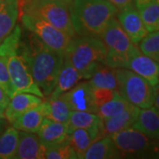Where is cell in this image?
<instances>
[{"label": "cell", "mask_w": 159, "mask_h": 159, "mask_svg": "<svg viewBox=\"0 0 159 159\" xmlns=\"http://www.w3.org/2000/svg\"><path fill=\"white\" fill-rule=\"evenodd\" d=\"M20 49L35 82L43 96L49 97L56 86L65 56L49 48L34 34L29 37L28 43L21 41Z\"/></svg>", "instance_id": "1"}, {"label": "cell", "mask_w": 159, "mask_h": 159, "mask_svg": "<svg viewBox=\"0 0 159 159\" xmlns=\"http://www.w3.org/2000/svg\"><path fill=\"white\" fill-rule=\"evenodd\" d=\"M20 44L21 29L18 25L0 43V56L6 58L11 80V97L17 93L24 92L44 98L23 57Z\"/></svg>", "instance_id": "2"}, {"label": "cell", "mask_w": 159, "mask_h": 159, "mask_svg": "<svg viewBox=\"0 0 159 159\" xmlns=\"http://www.w3.org/2000/svg\"><path fill=\"white\" fill-rule=\"evenodd\" d=\"M70 14L76 35L100 37L118 8L106 0H73Z\"/></svg>", "instance_id": "3"}, {"label": "cell", "mask_w": 159, "mask_h": 159, "mask_svg": "<svg viewBox=\"0 0 159 159\" xmlns=\"http://www.w3.org/2000/svg\"><path fill=\"white\" fill-rule=\"evenodd\" d=\"M82 79L89 80L100 64H104L106 48L100 37L78 35L70 41L66 55Z\"/></svg>", "instance_id": "4"}, {"label": "cell", "mask_w": 159, "mask_h": 159, "mask_svg": "<svg viewBox=\"0 0 159 159\" xmlns=\"http://www.w3.org/2000/svg\"><path fill=\"white\" fill-rule=\"evenodd\" d=\"M100 38L106 48L104 65L111 68H125L129 58L139 50L136 44L132 43L115 17L109 23Z\"/></svg>", "instance_id": "5"}, {"label": "cell", "mask_w": 159, "mask_h": 159, "mask_svg": "<svg viewBox=\"0 0 159 159\" xmlns=\"http://www.w3.org/2000/svg\"><path fill=\"white\" fill-rule=\"evenodd\" d=\"M19 6L20 13H27L43 19L71 37L76 35L70 14V4L57 1L31 0L19 4Z\"/></svg>", "instance_id": "6"}, {"label": "cell", "mask_w": 159, "mask_h": 159, "mask_svg": "<svg viewBox=\"0 0 159 159\" xmlns=\"http://www.w3.org/2000/svg\"><path fill=\"white\" fill-rule=\"evenodd\" d=\"M117 91L131 104L140 109L153 105L154 87L148 80L125 67L114 68Z\"/></svg>", "instance_id": "7"}, {"label": "cell", "mask_w": 159, "mask_h": 159, "mask_svg": "<svg viewBox=\"0 0 159 159\" xmlns=\"http://www.w3.org/2000/svg\"><path fill=\"white\" fill-rule=\"evenodd\" d=\"M112 142L120 153L121 157H145L159 154V143L148 138L134 127H128L112 134Z\"/></svg>", "instance_id": "8"}, {"label": "cell", "mask_w": 159, "mask_h": 159, "mask_svg": "<svg viewBox=\"0 0 159 159\" xmlns=\"http://www.w3.org/2000/svg\"><path fill=\"white\" fill-rule=\"evenodd\" d=\"M20 21L29 31L49 48L66 55L72 37L43 19L27 13H20Z\"/></svg>", "instance_id": "9"}, {"label": "cell", "mask_w": 159, "mask_h": 159, "mask_svg": "<svg viewBox=\"0 0 159 159\" xmlns=\"http://www.w3.org/2000/svg\"><path fill=\"white\" fill-rule=\"evenodd\" d=\"M62 98L72 111H81L97 113V107L94 100L93 88L89 80L78 82L70 90L65 92Z\"/></svg>", "instance_id": "10"}, {"label": "cell", "mask_w": 159, "mask_h": 159, "mask_svg": "<svg viewBox=\"0 0 159 159\" xmlns=\"http://www.w3.org/2000/svg\"><path fill=\"white\" fill-rule=\"evenodd\" d=\"M116 16L120 26L124 29L125 34L128 35L133 43L138 44L148 33L144 26L138 9L133 5L119 10Z\"/></svg>", "instance_id": "11"}, {"label": "cell", "mask_w": 159, "mask_h": 159, "mask_svg": "<svg viewBox=\"0 0 159 159\" xmlns=\"http://www.w3.org/2000/svg\"><path fill=\"white\" fill-rule=\"evenodd\" d=\"M125 68L139 74L153 87L159 83V63L143 54L140 49L129 58Z\"/></svg>", "instance_id": "12"}, {"label": "cell", "mask_w": 159, "mask_h": 159, "mask_svg": "<svg viewBox=\"0 0 159 159\" xmlns=\"http://www.w3.org/2000/svg\"><path fill=\"white\" fill-rule=\"evenodd\" d=\"M47 148L35 133L20 131L14 159H44Z\"/></svg>", "instance_id": "13"}, {"label": "cell", "mask_w": 159, "mask_h": 159, "mask_svg": "<svg viewBox=\"0 0 159 159\" xmlns=\"http://www.w3.org/2000/svg\"><path fill=\"white\" fill-rule=\"evenodd\" d=\"M43 99V97L31 93H17L11 97L10 102L5 109V118L11 124L18 117L37 106Z\"/></svg>", "instance_id": "14"}, {"label": "cell", "mask_w": 159, "mask_h": 159, "mask_svg": "<svg viewBox=\"0 0 159 159\" xmlns=\"http://www.w3.org/2000/svg\"><path fill=\"white\" fill-rule=\"evenodd\" d=\"M140 108L131 104L124 111L109 119H102V132L103 136H111L112 134L131 127L135 122Z\"/></svg>", "instance_id": "15"}, {"label": "cell", "mask_w": 159, "mask_h": 159, "mask_svg": "<svg viewBox=\"0 0 159 159\" xmlns=\"http://www.w3.org/2000/svg\"><path fill=\"white\" fill-rule=\"evenodd\" d=\"M103 137L102 124L94 128H79L73 131L68 137V142L74 148L77 158L83 159L84 154L93 142Z\"/></svg>", "instance_id": "16"}, {"label": "cell", "mask_w": 159, "mask_h": 159, "mask_svg": "<svg viewBox=\"0 0 159 159\" xmlns=\"http://www.w3.org/2000/svg\"><path fill=\"white\" fill-rule=\"evenodd\" d=\"M132 127L143 133L148 138L159 142V110L154 105L140 109Z\"/></svg>", "instance_id": "17"}, {"label": "cell", "mask_w": 159, "mask_h": 159, "mask_svg": "<svg viewBox=\"0 0 159 159\" xmlns=\"http://www.w3.org/2000/svg\"><path fill=\"white\" fill-rule=\"evenodd\" d=\"M36 134H38L41 142L47 148L67 141L69 137L68 130L66 123L57 122L46 118L43 121Z\"/></svg>", "instance_id": "18"}, {"label": "cell", "mask_w": 159, "mask_h": 159, "mask_svg": "<svg viewBox=\"0 0 159 159\" xmlns=\"http://www.w3.org/2000/svg\"><path fill=\"white\" fill-rule=\"evenodd\" d=\"M80 80H82L80 74L74 67L68 57L65 56L62 67L60 69L57 77L56 86L48 98L53 99L60 97L65 92L74 88Z\"/></svg>", "instance_id": "19"}, {"label": "cell", "mask_w": 159, "mask_h": 159, "mask_svg": "<svg viewBox=\"0 0 159 159\" xmlns=\"http://www.w3.org/2000/svg\"><path fill=\"white\" fill-rule=\"evenodd\" d=\"M46 102L43 100L37 106L30 109L25 113L18 117L11 125L19 131L37 133L43 121L45 119Z\"/></svg>", "instance_id": "20"}, {"label": "cell", "mask_w": 159, "mask_h": 159, "mask_svg": "<svg viewBox=\"0 0 159 159\" xmlns=\"http://www.w3.org/2000/svg\"><path fill=\"white\" fill-rule=\"evenodd\" d=\"M19 15V0H0V43L15 28Z\"/></svg>", "instance_id": "21"}, {"label": "cell", "mask_w": 159, "mask_h": 159, "mask_svg": "<svg viewBox=\"0 0 159 159\" xmlns=\"http://www.w3.org/2000/svg\"><path fill=\"white\" fill-rule=\"evenodd\" d=\"M121 156L111 138L103 136L93 142L87 149L83 159H113Z\"/></svg>", "instance_id": "22"}, {"label": "cell", "mask_w": 159, "mask_h": 159, "mask_svg": "<svg viewBox=\"0 0 159 159\" xmlns=\"http://www.w3.org/2000/svg\"><path fill=\"white\" fill-rule=\"evenodd\" d=\"M66 124L67 126L68 134H70L75 129L98 127L102 124V119L97 113L75 111L71 112V115Z\"/></svg>", "instance_id": "23"}, {"label": "cell", "mask_w": 159, "mask_h": 159, "mask_svg": "<svg viewBox=\"0 0 159 159\" xmlns=\"http://www.w3.org/2000/svg\"><path fill=\"white\" fill-rule=\"evenodd\" d=\"M92 88H104L117 90V79L111 68L104 64H100L89 79Z\"/></svg>", "instance_id": "24"}, {"label": "cell", "mask_w": 159, "mask_h": 159, "mask_svg": "<svg viewBox=\"0 0 159 159\" xmlns=\"http://www.w3.org/2000/svg\"><path fill=\"white\" fill-rule=\"evenodd\" d=\"M20 131L12 125L0 134V159H14L19 143Z\"/></svg>", "instance_id": "25"}, {"label": "cell", "mask_w": 159, "mask_h": 159, "mask_svg": "<svg viewBox=\"0 0 159 159\" xmlns=\"http://www.w3.org/2000/svg\"><path fill=\"white\" fill-rule=\"evenodd\" d=\"M45 102L46 119L61 123L67 122L72 111L61 97H58L53 99L48 98V100H45Z\"/></svg>", "instance_id": "26"}, {"label": "cell", "mask_w": 159, "mask_h": 159, "mask_svg": "<svg viewBox=\"0 0 159 159\" xmlns=\"http://www.w3.org/2000/svg\"><path fill=\"white\" fill-rule=\"evenodd\" d=\"M148 32L159 30V0L137 8Z\"/></svg>", "instance_id": "27"}, {"label": "cell", "mask_w": 159, "mask_h": 159, "mask_svg": "<svg viewBox=\"0 0 159 159\" xmlns=\"http://www.w3.org/2000/svg\"><path fill=\"white\" fill-rule=\"evenodd\" d=\"M130 105V102H127L118 92L112 99L98 107L97 114L101 119H109L124 111Z\"/></svg>", "instance_id": "28"}, {"label": "cell", "mask_w": 159, "mask_h": 159, "mask_svg": "<svg viewBox=\"0 0 159 159\" xmlns=\"http://www.w3.org/2000/svg\"><path fill=\"white\" fill-rule=\"evenodd\" d=\"M139 49L143 54L159 63V30L148 32L139 43Z\"/></svg>", "instance_id": "29"}, {"label": "cell", "mask_w": 159, "mask_h": 159, "mask_svg": "<svg viewBox=\"0 0 159 159\" xmlns=\"http://www.w3.org/2000/svg\"><path fill=\"white\" fill-rule=\"evenodd\" d=\"M45 159H78L74 148L67 141L48 147Z\"/></svg>", "instance_id": "30"}, {"label": "cell", "mask_w": 159, "mask_h": 159, "mask_svg": "<svg viewBox=\"0 0 159 159\" xmlns=\"http://www.w3.org/2000/svg\"><path fill=\"white\" fill-rule=\"evenodd\" d=\"M117 93L118 91L115 89H104V88H93L94 100H95L97 109L103 103L112 99Z\"/></svg>", "instance_id": "31"}, {"label": "cell", "mask_w": 159, "mask_h": 159, "mask_svg": "<svg viewBox=\"0 0 159 159\" xmlns=\"http://www.w3.org/2000/svg\"><path fill=\"white\" fill-rule=\"evenodd\" d=\"M0 86L11 97V80L7 67L6 58L0 56Z\"/></svg>", "instance_id": "32"}, {"label": "cell", "mask_w": 159, "mask_h": 159, "mask_svg": "<svg viewBox=\"0 0 159 159\" xmlns=\"http://www.w3.org/2000/svg\"><path fill=\"white\" fill-rule=\"evenodd\" d=\"M106 1L112 4L115 7L118 8V10H121L127 6H132L134 0H106Z\"/></svg>", "instance_id": "33"}, {"label": "cell", "mask_w": 159, "mask_h": 159, "mask_svg": "<svg viewBox=\"0 0 159 159\" xmlns=\"http://www.w3.org/2000/svg\"><path fill=\"white\" fill-rule=\"evenodd\" d=\"M10 99H11V97H9V95L6 93V91L0 86V106L2 108L6 109L10 102Z\"/></svg>", "instance_id": "34"}, {"label": "cell", "mask_w": 159, "mask_h": 159, "mask_svg": "<svg viewBox=\"0 0 159 159\" xmlns=\"http://www.w3.org/2000/svg\"><path fill=\"white\" fill-rule=\"evenodd\" d=\"M153 105L159 110V83L154 86V102Z\"/></svg>", "instance_id": "35"}, {"label": "cell", "mask_w": 159, "mask_h": 159, "mask_svg": "<svg viewBox=\"0 0 159 159\" xmlns=\"http://www.w3.org/2000/svg\"><path fill=\"white\" fill-rule=\"evenodd\" d=\"M155 0H134V3H135V6L136 8H139L141 6H144V5H147L150 2H153Z\"/></svg>", "instance_id": "36"}, {"label": "cell", "mask_w": 159, "mask_h": 159, "mask_svg": "<svg viewBox=\"0 0 159 159\" xmlns=\"http://www.w3.org/2000/svg\"><path fill=\"white\" fill-rule=\"evenodd\" d=\"M6 119H0V134L5 131V129H6ZM8 122V121H7Z\"/></svg>", "instance_id": "37"}, {"label": "cell", "mask_w": 159, "mask_h": 159, "mask_svg": "<svg viewBox=\"0 0 159 159\" xmlns=\"http://www.w3.org/2000/svg\"><path fill=\"white\" fill-rule=\"evenodd\" d=\"M28 1H31V0H19V4L21 3H25ZM47 1H57V2H62V3H66V4H71V2L73 0H47Z\"/></svg>", "instance_id": "38"}, {"label": "cell", "mask_w": 159, "mask_h": 159, "mask_svg": "<svg viewBox=\"0 0 159 159\" xmlns=\"http://www.w3.org/2000/svg\"><path fill=\"white\" fill-rule=\"evenodd\" d=\"M0 119H6L5 118V109L0 106Z\"/></svg>", "instance_id": "39"}]
</instances>
